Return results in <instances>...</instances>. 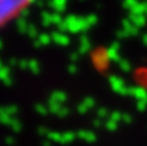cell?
I'll return each mask as SVG.
<instances>
[{
  "instance_id": "obj_3",
  "label": "cell",
  "mask_w": 147,
  "mask_h": 146,
  "mask_svg": "<svg viewBox=\"0 0 147 146\" xmlns=\"http://www.w3.org/2000/svg\"><path fill=\"white\" fill-rule=\"evenodd\" d=\"M62 139H63L65 144H67V142H70V141H72V140H74V135L66 133V135H63V136H62Z\"/></svg>"
},
{
  "instance_id": "obj_2",
  "label": "cell",
  "mask_w": 147,
  "mask_h": 146,
  "mask_svg": "<svg viewBox=\"0 0 147 146\" xmlns=\"http://www.w3.org/2000/svg\"><path fill=\"white\" fill-rule=\"evenodd\" d=\"M79 137L86 140V141H90V142H93L94 140H96V136H94L93 133H90V132H88V131H81L80 133H79Z\"/></svg>"
},
{
  "instance_id": "obj_1",
  "label": "cell",
  "mask_w": 147,
  "mask_h": 146,
  "mask_svg": "<svg viewBox=\"0 0 147 146\" xmlns=\"http://www.w3.org/2000/svg\"><path fill=\"white\" fill-rule=\"evenodd\" d=\"M31 0H0V27L17 17Z\"/></svg>"
}]
</instances>
